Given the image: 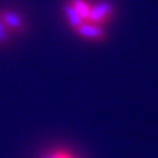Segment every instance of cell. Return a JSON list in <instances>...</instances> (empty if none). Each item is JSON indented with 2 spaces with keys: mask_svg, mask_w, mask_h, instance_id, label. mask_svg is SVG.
<instances>
[{
  "mask_svg": "<svg viewBox=\"0 0 158 158\" xmlns=\"http://www.w3.org/2000/svg\"><path fill=\"white\" fill-rule=\"evenodd\" d=\"M113 16H115V6L110 0H98L96 3L91 4L87 21L103 27L104 24L110 23Z\"/></svg>",
  "mask_w": 158,
  "mask_h": 158,
  "instance_id": "6da1fadb",
  "label": "cell"
},
{
  "mask_svg": "<svg viewBox=\"0 0 158 158\" xmlns=\"http://www.w3.org/2000/svg\"><path fill=\"white\" fill-rule=\"evenodd\" d=\"M40 158H79V157L67 149H53L45 152Z\"/></svg>",
  "mask_w": 158,
  "mask_h": 158,
  "instance_id": "8992f818",
  "label": "cell"
},
{
  "mask_svg": "<svg viewBox=\"0 0 158 158\" xmlns=\"http://www.w3.org/2000/svg\"><path fill=\"white\" fill-rule=\"evenodd\" d=\"M8 40H9V31H8V28L3 24L2 20H0V45L7 44Z\"/></svg>",
  "mask_w": 158,
  "mask_h": 158,
  "instance_id": "52a82bcc",
  "label": "cell"
},
{
  "mask_svg": "<svg viewBox=\"0 0 158 158\" xmlns=\"http://www.w3.org/2000/svg\"><path fill=\"white\" fill-rule=\"evenodd\" d=\"M75 32L81 37L92 40V41H104L107 38V34L104 32V29H103V27L92 24L90 21H85L82 25H79L75 29Z\"/></svg>",
  "mask_w": 158,
  "mask_h": 158,
  "instance_id": "3957f363",
  "label": "cell"
},
{
  "mask_svg": "<svg viewBox=\"0 0 158 158\" xmlns=\"http://www.w3.org/2000/svg\"><path fill=\"white\" fill-rule=\"evenodd\" d=\"M62 11H63V13H65V19H66V21L69 24V27L73 28L74 31H75L79 25H82V24L85 23V20H83L81 15L77 12V9L73 7V4L70 2H66L65 4H63Z\"/></svg>",
  "mask_w": 158,
  "mask_h": 158,
  "instance_id": "277c9868",
  "label": "cell"
},
{
  "mask_svg": "<svg viewBox=\"0 0 158 158\" xmlns=\"http://www.w3.org/2000/svg\"><path fill=\"white\" fill-rule=\"evenodd\" d=\"M73 7L77 9V12L81 15L82 19L87 21L88 19V15H90V9H91V4L87 2V0H69Z\"/></svg>",
  "mask_w": 158,
  "mask_h": 158,
  "instance_id": "5b68a950",
  "label": "cell"
},
{
  "mask_svg": "<svg viewBox=\"0 0 158 158\" xmlns=\"http://www.w3.org/2000/svg\"><path fill=\"white\" fill-rule=\"evenodd\" d=\"M0 20L8 28V31L23 33L28 29L24 16L15 9H0Z\"/></svg>",
  "mask_w": 158,
  "mask_h": 158,
  "instance_id": "7a4b0ae2",
  "label": "cell"
}]
</instances>
